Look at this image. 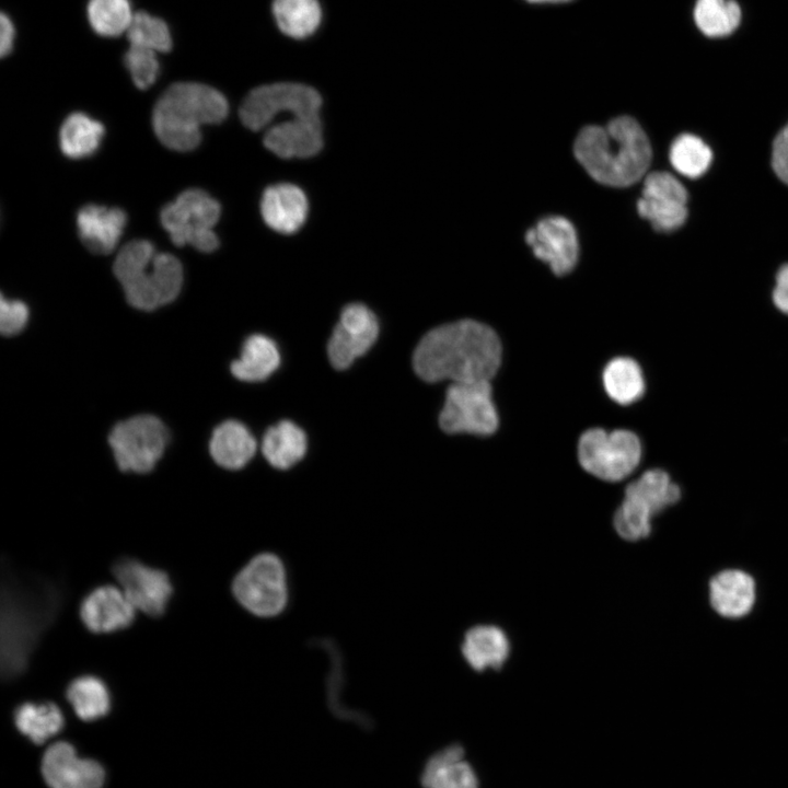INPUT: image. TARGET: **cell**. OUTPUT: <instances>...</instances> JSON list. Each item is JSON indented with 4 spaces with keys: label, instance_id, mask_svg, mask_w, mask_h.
Instances as JSON below:
<instances>
[{
    "label": "cell",
    "instance_id": "7a4b0ae2",
    "mask_svg": "<svg viewBox=\"0 0 788 788\" xmlns=\"http://www.w3.org/2000/svg\"><path fill=\"white\" fill-rule=\"evenodd\" d=\"M577 161L600 184L627 187L647 175L652 151L641 126L619 116L606 126H587L573 143Z\"/></svg>",
    "mask_w": 788,
    "mask_h": 788
},
{
    "label": "cell",
    "instance_id": "6da1fadb",
    "mask_svg": "<svg viewBox=\"0 0 788 788\" xmlns=\"http://www.w3.org/2000/svg\"><path fill=\"white\" fill-rule=\"evenodd\" d=\"M501 362V344L487 325L461 320L428 332L415 349L413 364L426 382L489 381Z\"/></svg>",
    "mask_w": 788,
    "mask_h": 788
},
{
    "label": "cell",
    "instance_id": "5b68a950",
    "mask_svg": "<svg viewBox=\"0 0 788 788\" xmlns=\"http://www.w3.org/2000/svg\"><path fill=\"white\" fill-rule=\"evenodd\" d=\"M15 586L9 580L3 598L2 673H20L27 661L39 633L50 622L58 603L50 586Z\"/></svg>",
    "mask_w": 788,
    "mask_h": 788
},
{
    "label": "cell",
    "instance_id": "8fae6325",
    "mask_svg": "<svg viewBox=\"0 0 788 788\" xmlns=\"http://www.w3.org/2000/svg\"><path fill=\"white\" fill-rule=\"evenodd\" d=\"M167 430L152 415H139L117 424L108 443L119 470L135 473L150 472L162 456Z\"/></svg>",
    "mask_w": 788,
    "mask_h": 788
},
{
    "label": "cell",
    "instance_id": "30bf717a",
    "mask_svg": "<svg viewBox=\"0 0 788 788\" xmlns=\"http://www.w3.org/2000/svg\"><path fill=\"white\" fill-rule=\"evenodd\" d=\"M235 599L248 612L258 616H274L287 603L285 568L273 554L254 557L240 570L232 583Z\"/></svg>",
    "mask_w": 788,
    "mask_h": 788
},
{
    "label": "cell",
    "instance_id": "4fadbf2b",
    "mask_svg": "<svg viewBox=\"0 0 788 788\" xmlns=\"http://www.w3.org/2000/svg\"><path fill=\"white\" fill-rule=\"evenodd\" d=\"M687 199L686 188L674 175L654 171L644 178L637 211L656 231L672 232L686 221Z\"/></svg>",
    "mask_w": 788,
    "mask_h": 788
},
{
    "label": "cell",
    "instance_id": "83f0119b",
    "mask_svg": "<svg viewBox=\"0 0 788 788\" xmlns=\"http://www.w3.org/2000/svg\"><path fill=\"white\" fill-rule=\"evenodd\" d=\"M271 12L280 32L294 39L313 35L323 16L317 0H274Z\"/></svg>",
    "mask_w": 788,
    "mask_h": 788
},
{
    "label": "cell",
    "instance_id": "d6986e66",
    "mask_svg": "<svg viewBox=\"0 0 788 788\" xmlns=\"http://www.w3.org/2000/svg\"><path fill=\"white\" fill-rule=\"evenodd\" d=\"M136 611L120 588L102 586L83 599L80 617L89 630L106 634L128 627L135 619Z\"/></svg>",
    "mask_w": 788,
    "mask_h": 788
},
{
    "label": "cell",
    "instance_id": "7c38bea8",
    "mask_svg": "<svg viewBox=\"0 0 788 788\" xmlns=\"http://www.w3.org/2000/svg\"><path fill=\"white\" fill-rule=\"evenodd\" d=\"M439 422L448 433H494L498 428V415L489 381L452 383L447 390Z\"/></svg>",
    "mask_w": 788,
    "mask_h": 788
},
{
    "label": "cell",
    "instance_id": "8d00e7d4",
    "mask_svg": "<svg viewBox=\"0 0 788 788\" xmlns=\"http://www.w3.org/2000/svg\"><path fill=\"white\" fill-rule=\"evenodd\" d=\"M124 62L138 89H148L157 80L160 69L158 53L129 45Z\"/></svg>",
    "mask_w": 788,
    "mask_h": 788
},
{
    "label": "cell",
    "instance_id": "44dd1931",
    "mask_svg": "<svg viewBox=\"0 0 788 788\" xmlns=\"http://www.w3.org/2000/svg\"><path fill=\"white\" fill-rule=\"evenodd\" d=\"M260 213L269 228L282 234H291L306 219L308 200L298 186L290 183L275 184L263 193Z\"/></svg>",
    "mask_w": 788,
    "mask_h": 788
},
{
    "label": "cell",
    "instance_id": "e0dca14e",
    "mask_svg": "<svg viewBox=\"0 0 788 788\" xmlns=\"http://www.w3.org/2000/svg\"><path fill=\"white\" fill-rule=\"evenodd\" d=\"M40 770L49 788H102L105 780L99 762L78 756L74 748L65 741L45 751Z\"/></svg>",
    "mask_w": 788,
    "mask_h": 788
},
{
    "label": "cell",
    "instance_id": "603a6c76",
    "mask_svg": "<svg viewBox=\"0 0 788 788\" xmlns=\"http://www.w3.org/2000/svg\"><path fill=\"white\" fill-rule=\"evenodd\" d=\"M461 651L466 663L476 672L500 670L507 662L511 645L507 633L494 624H478L465 634Z\"/></svg>",
    "mask_w": 788,
    "mask_h": 788
},
{
    "label": "cell",
    "instance_id": "e575fe53",
    "mask_svg": "<svg viewBox=\"0 0 788 788\" xmlns=\"http://www.w3.org/2000/svg\"><path fill=\"white\" fill-rule=\"evenodd\" d=\"M86 12L93 31L105 37L126 33L135 14L129 0H90Z\"/></svg>",
    "mask_w": 788,
    "mask_h": 788
},
{
    "label": "cell",
    "instance_id": "9c48e42d",
    "mask_svg": "<svg viewBox=\"0 0 788 788\" xmlns=\"http://www.w3.org/2000/svg\"><path fill=\"white\" fill-rule=\"evenodd\" d=\"M321 105L315 89L297 82H277L253 89L241 104L240 118L244 126L257 131L281 113L320 116Z\"/></svg>",
    "mask_w": 788,
    "mask_h": 788
},
{
    "label": "cell",
    "instance_id": "ac0fdd59",
    "mask_svg": "<svg viewBox=\"0 0 788 788\" xmlns=\"http://www.w3.org/2000/svg\"><path fill=\"white\" fill-rule=\"evenodd\" d=\"M756 582L743 569L726 568L708 582V602L719 616L738 619L749 615L756 602Z\"/></svg>",
    "mask_w": 788,
    "mask_h": 788
},
{
    "label": "cell",
    "instance_id": "8992f818",
    "mask_svg": "<svg viewBox=\"0 0 788 788\" xmlns=\"http://www.w3.org/2000/svg\"><path fill=\"white\" fill-rule=\"evenodd\" d=\"M680 499L681 489L665 471H646L626 486L613 517V528L626 542L642 541L652 532V520Z\"/></svg>",
    "mask_w": 788,
    "mask_h": 788
},
{
    "label": "cell",
    "instance_id": "74e56055",
    "mask_svg": "<svg viewBox=\"0 0 788 788\" xmlns=\"http://www.w3.org/2000/svg\"><path fill=\"white\" fill-rule=\"evenodd\" d=\"M28 318L27 306L18 300H7L3 296L0 302V332L4 336L20 333Z\"/></svg>",
    "mask_w": 788,
    "mask_h": 788
},
{
    "label": "cell",
    "instance_id": "277c9868",
    "mask_svg": "<svg viewBox=\"0 0 788 788\" xmlns=\"http://www.w3.org/2000/svg\"><path fill=\"white\" fill-rule=\"evenodd\" d=\"M114 275L123 286L128 303L152 311L178 296L183 285L179 260L169 253H158L147 240L125 244L114 262Z\"/></svg>",
    "mask_w": 788,
    "mask_h": 788
},
{
    "label": "cell",
    "instance_id": "52a82bcc",
    "mask_svg": "<svg viewBox=\"0 0 788 788\" xmlns=\"http://www.w3.org/2000/svg\"><path fill=\"white\" fill-rule=\"evenodd\" d=\"M220 205L206 192L190 188L161 211L163 228L177 246L192 245L200 252H212L219 241L213 227L220 217Z\"/></svg>",
    "mask_w": 788,
    "mask_h": 788
},
{
    "label": "cell",
    "instance_id": "b9f144b4",
    "mask_svg": "<svg viewBox=\"0 0 788 788\" xmlns=\"http://www.w3.org/2000/svg\"><path fill=\"white\" fill-rule=\"evenodd\" d=\"M532 3H563L571 0H526Z\"/></svg>",
    "mask_w": 788,
    "mask_h": 788
},
{
    "label": "cell",
    "instance_id": "60d3db41",
    "mask_svg": "<svg viewBox=\"0 0 788 788\" xmlns=\"http://www.w3.org/2000/svg\"><path fill=\"white\" fill-rule=\"evenodd\" d=\"M15 37L14 24L4 13L0 16V55H9L13 48Z\"/></svg>",
    "mask_w": 788,
    "mask_h": 788
},
{
    "label": "cell",
    "instance_id": "484cf974",
    "mask_svg": "<svg viewBox=\"0 0 788 788\" xmlns=\"http://www.w3.org/2000/svg\"><path fill=\"white\" fill-rule=\"evenodd\" d=\"M279 363L280 355L274 340L256 334L245 340L241 357L231 363V372L241 381L257 382L268 378Z\"/></svg>",
    "mask_w": 788,
    "mask_h": 788
},
{
    "label": "cell",
    "instance_id": "ffe728a7",
    "mask_svg": "<svg viewBox=\"0 0 788 788\" xmlns=\"http://www.w3.org/2000/svg\"><path fill=\"white\" fill-rule=\"evenodd\" d=\"M320 116H292L290 120L270 127L264 136V144L283 159L310 158L323 147Z\"/></svg>",
    "mask_w": 788,
    "mask_h": 788
},
{
    "label": "cell",
    "instance_id": "ab89813d",
    "mask_svg": "<svg viewBox=\"0 0 788 788\" xmlns=\"http://www.w3.org/2000/svg\"><path fill=\"white\" fill-rule=\"evenodd\" d=\"M773 301L779 311L788 314V264L783 265L776 275Z\"/></svg>",
    "mask_w": 788,
    "mask_h": 788
},
{
    "label": "cell",
    "instance_id": "4dcf8cb0",
    "mask_svg": "<svg viewBox=\"0 0 788 788\" xmlns=\"http://www.w3.org/2000/svg\"><path fill=\"white\" fill-rule=\"evenodd\" d=\"M603 384L607 395L621 405L638 401L645 392V380L639 364L626 357L615 358L606 364Z\"/></svg>",
    "mask_w": 788,
    "mask_h": 788
},
{
    "label": "cell",
    "instance_id": "f35d334b",
    "mask_svg": "<svg viewBox=\"0 0 788 788\" xmlns=\"http://www.w3.org/2000/svg\"><path fill=\"white\" fill-rule=\"evenodd\" d=\"M772 165L778 178L788 185V124L774 139Z\"/></svg>",
    "mask_w": 788,
    "mask_h": 788
},
{
    "label": "cell",
    "instance_id": "2e32d148",
    "mask_svg": "<svg viewBox=\"0 0 788 788\" xmlns=\"http://www.w3.org/2000/svg\"><path fill=\"white\" fill-rule=\"evenodd\" d=\"M525 242L534 255L549 265L557 276L570 273L578 260L579 243L572 223L560 216L537 221L525 233Z\"/></svg>",
    "mask_w": 788,
    "mask_h": 788
},
{
    "label": "cell",
    "instance_id": "5bb4252c",
    "mask_svg": "<svg viewBox=\"0 0 788 788\" xmlns=\"http://www.w3.org/2000/svg\"><path fill=\"white\" fill-rule=\"evenodd\" d=\"M113 573L136 610L152 617L164 614L173 593L166 572L132 558H121L114 564Z\"/></svg>",
    "mask_w": 788,
    "mask_h": 788
},
{
    "label": "cell",
    "instance_id": "ba28073f",
    "mask_svg": "<svg viewBox=\"0 0 788 788\" xmlns=\"http://www.w3.org/2000/svg\"><path fill=\"white\" fill-rule=\"evenodd\" d=\"M641 457L639 438L629 430L584 431L578 443V459L584 471L606 482H619L633 473Z\"/></svg>",
    "mask_w": 788,
    "mask_h": 788
},
{
    "label": "cell",
    "instance_id": "d4e9b609",
    "mask_svg": "<svg viewBox=\"0 0 788 788\" xmlns=\"http://www.w3.org/2000/svg\"><path fill=\"white\" fill-rule=\"evenodd\" d=\"M209 450L218 465L239 470L253 457L256 441L243 424L228 420L213 430Z\"/></svg>",
    "mask_w": 788,
    "mask_h": 788
},
{
    "label": "cell",
    "instance_id": "d6a6232c",
    "mask_svg": "<svg viewBox=\"0 0 788 788\" xmlns=\"http://www.w3.org/2000/svg\"><path fill=\"white\" fill-rule=\"evenodd\" d=\"M66 696L76 715L84 721L104 717L111 709V696L105 683L93 675L74 679Z\"/></svg>",
    "mask_w": 788,
    "mask_h": 788
},
{
    "label": "cell",
    "instance_id": "7402d4cb",
    "mask_svg": "<svg viewBox=\"0 0 788 788\" xmlns=\"http://www.w3.org/2000/svg\"><path fill=\"white\" fill-rule=\"evenodd\" d=\"M126 219L119 208L86 205L77 216L79 236L90 252L109 254L120 239Z\"/></svg>",
    "mask_w": 788,
    "mask_h": 788
},
{
    "label": "cell",
    "instance_id": "cb8c5ba5",
    "mask_svg": "<svg viewBox=\"0 0 788 788\" xmlns=\"http://www.w3.org/2000/svg\"><path fill=\"white\" fill-rule=\"evenodd\" d=\"M464 750L452 744L432 755L427 762L421 784L425 788H478L472 766L463 760Z\"/></svg>",
    "mask_w": 788,
    "mask_h": 788
},
{
    "label": "cell",
    "instance_id": "3957f363",
    "mask_svg": "<svg viewBox=\"0 0 788 788\" xmlns=\"http://www.w3.org/2000/svg\"><path fill=\"white\" fill-rule=\"evenodd\" d=\"M228 111L225 97L212 86L177 82L169 86L158 100L152 126L165 147L189 151L200 142V127L222 121Z\"/></svg>",
    "mask_w": 788,
    "mask_h": 788
},
{
    "label": "cell",
    "instance_id": "1f68e13d",
    "mask_svg": "<svg viewBox=\"0 0 788 788\" xmlns=\"http://www.w3.org/2000/svg\"><path fill=\"white\" fill-rule=\"evenodd\" d=\"M14 722L21 733L32 742L42 744L62 729L63 716L51 702L24 703L15 709Z\"/></svg>",
    "mask_w": 788,
    "mask_h": 788
},
{
    "label": "cell",
    "instance_id": "f1b7e54d",
    "mask_svg": "<svg viewBox=\"0 0 788 788\" xmlns=\"http://www.w3.org/2000/svg\"><path fill=\"white\" fill-rule=\"evenodd\" d=\"M693 20L704 36L723 38L740 26L742 9L735 0H696Z\"/></svg>",
    "mask_w": 788,
    "mask_h": 788
},
{
    "label": "cell",
    "instance_id": "d590c367",
    "mask_svg": "<svg viewBox=\"0 0 788 788\" xmlns=\"http://www.w3.org/2000/svg\"><path fill=\"white\" fill-rule=\"evenodd\" d=\"M129 45L166 53L172 48V37L167 24L160 18L139 11L134 14L126 32Z\"/></svg>",
    "mask_w": 788,
    "mask_h": 788
},
{
    "label": "cell",
    "instance_id": "4316f807",
    "mask_svg": "<svg viewBox=\"0 0 788 788\" xmlns=\"http://www.w3.org/2000/svg\"><path fill=\"white\" fill-rule=\"evenodd\" d=\"M262 451L274 467L289 468L305 454V433L292 421L282 420L265 432Z\"/></svg>",
    "mask_w": 788,
    "mask_h": 788
},
{
    "label": "cell",
    "instance_id": "9a60e30c",
    "mask_svg": "<svg viewBox=\"0 0 788 788\" xmlns=\"http://www.w3.org/2000/svg\"><path fill=\"white\" fill-rule=\"evenodd\" d=\"M379 334L375 315L361 303L344 308L327 345L331 363L339 370L348 368L374 344Z\"/></svg>",
    "mask_w": 788,
    "mask_h": 788
},
{
    "label": "cell",
    "instance_id": "836d02e7",
    "mask_svg": "<svg viewBox=\"0 0 788 788\" xmlns=\"http://www.w3.org/2000/svg\"><path fill=\"white\" fill-rule=\"evenodd\" d=\"M669 158L677 173L690 178H697L709 169L712 152L699 137L682 134L673 140Z\"/></svg>",
    "mask_w": 788,
    "mask_h": 788
},
{
    "label": "cell",
    "instance_id": "f546056e",
    "mask_svg": "<svg viewBox=\"0 0 788 788\" xmlns=\"http://www.w3.org/2000/svg\"><path fill=\"white\" fill-rule=\"evenodd\" d=\"M103 135L104 127L100 121L83 113H72L61 125L60 149L69 158H85L97 150Z\"/></svg>",
    "mask_w": 788,
    "mask_h": 788
}]
</instances>
